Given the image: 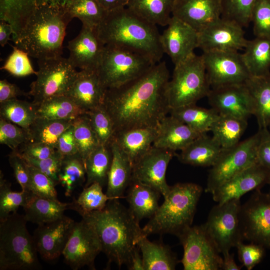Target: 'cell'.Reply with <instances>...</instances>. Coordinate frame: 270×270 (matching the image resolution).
Segmentation results:
<instances>
[{"label":"cell","instance_id":"cell-49","mask_svg":"<svg viewBox=\"0 0 270 270\" xmlns=\"http://www.w3.org/2000/svg\"><path fill=\"white\" fill-rule=\"evenodd\" d=\"M12 52L7 58L0 70L16 77L36 75L38 71L34 69L28 54L16 46H12Z\"/></svg>","mask_w":270,"mask_h":270},{"label":"cell","instance_id":"cell-4","mask_svg":"<svg viewBox=\"0 0 270 270\" xmlns=\"http://www.w3.org/2000/svg\"><path fill=\"white\" fill-rule=\"evenodd\" d=\"M104 45L124 48L146 56L156 63L164 52L157 26L127 7L107 12L96 28Z\"/></svg>","mask_w":270,"mask_h":270},{"label":"cell","instance_id":"cell-21","mask_svg":"<svg viewBox=\"0 0 270 270\" xmlns=\"http://www.w3.org/2000/svg\"><path fill=\"white\" fill-rule=\"evenodd\" d=\"M270 182V170L258 162L226 181L212 193L214 201L221 204L240 198L245 194L260 189Z\"/></svg>","mask_w":270,"mask_h":270},{"label":"cell","instance_id":"cell-61","mask_svg":"<svg viewBox=\"0 0 270 270\" xmlns=\"http://www.w3.org/2000/svg\"><path fill=\"white\" fill-rule=\"evenodd\" d=\"M14 32L12 26L8 22L0 20V44L4 47L10 40V36Z\"/></svg>","mask_w":270,"mask_h":270},{"label":"cell","instance_id":"cell-39","mask_svg":"<svg viewBox=\"0 0 270 270\" xmlns=\"http://www.w3.org/2000/svg\"><path fill=\"white\" fill-rule=\"evenodd\" d=\"M73 120L37 117L28 129L31 142H43L56 149L58 138L72 125Z\"/></svg>","mask_w":270,"mask_h":270},{"label":"cell","instance_id":"cell-59","mask_svg":"<svg viewBox=\"0 0 270 270\" xmlns=\"http://www.w3.org/2000/svg\"><path fill=\"white\" fill-rule=\"evenodd\" d=\"M106 12H112L127 6L128 0H96Z\"/></svg>","mask_w":270,"mask_h":270},{"label":"cell","instance_id":"cell-63","mask_svg":"<svg viewBox=\"0 0 270 270\" xmlns=\"http://www.w3.org/2000/svg\"><path fill=\"white\" fill-rule=\"evenodd\" d=\"M268 193L270 194V192H269Z\"/></svg>","mask_w":270,"mask_h":270},{"label":"cell","instance_id":"cell-31","mask_svg":"<svg viewBox=\"0 0 270 270\" xmlns=\"http://www.w3.org/2000/svg\"><path fill=\"white\" fill-rule=\"evenodd\" d=\"M138 245L144 262V270H173L179 262L170 248L162 243L150 242L142 236Z\"/></svg>","mask_w":270,"mask_h":270},{"label":"cell","instance_id":"cell-13","mask_svg":"<svg viewBox=\"0 0 270 270\" xmlns=\"http://www.w3.org/2000/svg\"><path fill=\"white\" fill-rule=\"evenodd\" d=\"M240 224L243 240L270 248V194L255 190L241 204Z\"/></svg>","mask_w":270,"mask_h":270},{"label":"cell","instance_id":"cell-12","mask_svg":"<svg viewBox=\"0 0 270 270\" xmlns=\"http://www.w3.org/2000/svg\"><path fill=\"white\" fill-rule=\"evenodd\" d=\"M184 248L181 260L184 270H218L222 258L203 224L190 226L178 236Z\"/></svg>","mask_w":270,"mask_h":270},{"label":"cell","instance_id":"cell-26","mask_svg":"<svg viewBox=\"0 0 270 270\" xmlns=\"http://www.w3.org/2000/svg\"><path fill=\"white\" fill-rule=\"evenodd\" d=\"M109 145L112 158L106 194L112 199H120L124 198V192L132 182V164L113 140L110 142Z\"/></svg>","mask_w":270,"mask_h":270},{"label":"cell","instance_id":"cell-41","mask_svg":"<svg viewBox=\"0 0 270 270\" xmlns=\"http://www.w3.org/2000/svg\"><path fill=\"white\" fill-rule=\"evenodd\" d=\"M0 118L28 130L37 116L38 104L17 98L0 103Z\"/></svg>","mask_w":270,"mask_h":270},{"label":"cell","instance_id":"cell-27","mask_svg":"<svg viewBox=\"0 0 270 270\" xmlns=\"http://www.w3.org/2000/svg\"><path fill=\"white\" fill-rule=\"evenodd\" d=\"M158 127L136 128L114 134L113 140L133 164L152 146Z\"/></svg>","mask_w":270,"mask_h":270},{"label":"cell","instance_id":"cell-37","mask_svg":"<svg viewBox=\"0 0 270 270\" xmlns=\"http://www.w3.org/2000/svg\"><path fill=\"white\" fill-rule=\"evenodd\" d=\"M112 158L109 144H100L90 154L84 161L86 172L84 187L94 182L99 183L102 186L107 184Z\"/></svg>","mask_w":270,"mask_h":270},{"label":"cell","instance_id":"cell-10","mask_svg":"<svg viewBox=\"0 0 270 270\" xmlns=\"http://www.w3.org/2000/svg\"><path fill=\"white\" fill-rule=\"evenodd\" d=\"M259 137L258 132L235 146L223 150L210 170L206 192L212 194L223 183L258 162L256 148Z\"/></svg>","mask_w":270,"mask_h":270},{"label":"cell","instance_id":"cell-34","mask_svg":"<svg viewBox=\"0 0 270 270\" xmlns=\"http://www.w3.org/2000/svg\"><path fill=\"white\" fill-rule=\"evenodd\" d=\"M176 0H128L127 8L146 20L166 26L172 16Z\"/></svg>","mask_w":270,"mask_h":270},{"label":"cell","instance_id":"cell-38","mask_svg":"<svg viewBox=\"0 0 270 270\" xmlns=\"http://www.w3.org/2000/svg\"><path fill=\"white\" fill-rule=\"evenodd\" d=\"M84 112L66 95L48 98L38 104V117L56 120H74Z\"/></svg>","mask_w":270,"mask_h":270},{"label":"cell","instance_id":"cell-44","mask_svg":"<svg viewBox=\"0 0 270 270\" xmlns=\"http://www.w3.org/2000/svg\"><path fill=\"white\" fill-rule=\"evenodd\" d=\"M30 192L22 190L12 191L0 172V221L6 219L11 214L17 212L20 206L24 208L32 196Z\"/></svg>","mask_w":270,"mask_h":270},{"label":"cell","instance_id":"cell-56","mask_svg":"<svg viewBox=\"0 0 270 270\" xmlns=\"http://www.w3.org/2000/svg\"><path fill=\"white\" fill-rule=\"evenodd\" d=\"M259 140L256 148L257 162L270 170V130L268 128L259 129Z\"/></svg>","mask_w":270,"mask_h":270},{"label":"cell","instance_id":"cell-52","mask_svg":"<svg viewBox=\"0 0 270 270\" xmlns=\"http://www.w3.org/2000/svg\"><path fill=\"white\" fill-rule=\"evenodd\" d=\"M20 154L28 164L50 178L56 185L58 184V174L64 156L58 151L52 156L43 160H36Z\"/></svg>","mask_w":270,"mask_h":270},{"label":"cell","instance_id":"cell-29","mask_svg":"<svg viewBox=\"0 0 270 270\" xmlns=\"http://www.w3.org/2000/svg\"><path fill=\"white\" fill-rule=\"evenodd\" d=\"M223 149L212 137L204 134L190 142L178 154L183 164L197 166H212Z\"/></svg>","mask_w":270,"mask_h":270},{"label":"cell","instance_id":"cell-20","mask_svg":"<svg viewBox=\"0 0 270 270\" xmlns=\"http://www.w3.org/2000/svg\"><path fill=\"white\" fill-rule=\"evenodd\" d=\"M206 97L220 114L246 120L254 114L252 100L245 84L212 88Z\"/></svg>","mask_w":270,"mask_h":270},{"label":"cell","instance_id":"cell-2","mask_svg":"<svg viewBox=\"0 0 270 270\" xmlns=\"http://www.w3.org/2000/svg\"><path fill=\"white\" fill-rule=\"evenodd\" d=\"M66 3L42 0L20 12L10 23L15 46L38 60L62 56L66 28L72 19Z\"/></svg>","mask_w":270,"mask_h":270},{"label":"cell","instance_id":"cell-17","mask_svg":"<svg viewBox=\"0 0 270 270\" xmlns=\"http://www.w3.org/2000/svg\"><path fill=\"white\" fill-rule=\"evenodd\" d=\"M198 33V48L203 52H238L244 48L248 40L242 27L221 17Z\"/></svg>","mask_w":270,"mask_h":270},{"label":"cell","instance_id":"cell-9","mask_svg":"<svg viewBox=\"0 0 270 270\" xmlns=\"http://www.w3.org/2000/svg\"><path fill=\"white\" fill-rule=\"evenodd\" d=\"M36 80L30 84L28 94L38 104L50 98L66 95L78 72L68 58L62 56L38 60Z\"/></svg>","mask_w":270,"mask_h":270},{"label":"cell","instance_id":"cell-60","mask_svg":"<svg viewBox=\"0 0 270 270\" xmlns=\"http://www.w3.org/2000/svg\"><path fill=\"white\" fill-rule=\"evenodd\" d=\"M140 250L138 245L132 252L130 262L127 266L130 270H144V262Z\"/></svg>","mask_w":270,"mask_h":270},{"label":"cell","instance_id":"cell-23","mask_svg":"<svg viewBox=\"0 0 270 270\" xmlns=\"http://www.w3.org/2000/svg\"><path fill=\"white\" fill-rule=\"evenodd\" d=\"M106 90L97 71L80 70L66 95L86 114L104 105Z\"/></svg>","mask_w":270,"mask_h":270},{"label":"cell","instance_id":"cell-32","mask_svg":"<svg viewBox=\"0 0 270 270\" xmlns=\"http://www.w3.org/2000/svg\"><path fill=\"white\" fill-rule=\"evenodd\" d=\"M70 208L71 202L34 195L24 208V215L28 222L40 225L60 218Z\"/></svg>","mask_w":270,"mask_h":270},{"label":"cell","instance_id":"cell-6","mask_svg":"<svg viewBox=\"0 0 270 270\" xmlns=\"http://www.w3.org/2000/svg\"><path fill=\"white\" fill-rule=\"evenodd\" d=\"M0 270H39L38 250L24 214H11L0 221Z\"/></svg>","mask_w":270,"mask_h":270},{"label":"cell","instance_id":"cell-62","mask_svg":"<svg viewBox=\"0 0 270 270\" xmlns=\"http://www.w3.org/2000/svg\"><path fill=\"white\" fill-rule=\"evenodd\" d=\"M222 262L221 269L224 270H240L242 266H238L234 258V254H230V252H226L223 254Z\"/></svg>","mask_w":270,"mask_h":270},{"label":"cell","instance_id":"cell-18","mask_svg":"<svg viewBox=\"0 0 270 270\" xmlns=\"http://www.w3.org/2000/svg\"><path fill=\"white\" fill-rule=\"evenodd\" d=\"M76 222L64 214L51 222L38 225L33 238L38 253L46 261L62 255Z\"/></svg>","mask_w":270,"mask_h":270},{"label":"cell","instance_id":"cell-3","mask_svg":"<svg viewBox=\"0 0 270 270\" xmlns=\"http://www.w3.org/2000/svg\"><path fill=\"white\" fill-rule=\"evenodd\" d=\"M118 199L109 200L104 208L81 216L96 233L108 264L128 266L142 236L140 222Z\"/></svg>","mask_w":270,"mask_h":270},{"label":"cell","instance_id":"cell-47","mask_svg":"<svg viewBox=\"0 0 270 270\" xmlns=\"http://www.w3.org/2000/svg\"><path fill=\"white\" fill-rule=\"evenodd\" d=\"M85 114L100 144L107 145L115 134L113 121L104 105L92 110Z\"/></svg>","mask_w":270,"mask_h":270},{"label":"cell","instance_id":"cell-54","mask_svg":"<svg viewBox=\"0 0 270 270\" xmlns=\"http://www.w3.org/2000/svg\"><path fill=\"white\" fill-rule=\"evenodd\" d=\"M8 160L13 170L14 176L21 186L22 190L32 192L28 164L19 152L12 151L8 156Z\"/></svg>","mask_w":270,"mask_h":270},{"label":"cell","instance_id":"cell-58","mask_svg":"<svg viewBox=\"0 0 270 270\" xmlns=\"http://www.w3.org/2000/svg\"><path fill=\"white\" fill-rule=\"evenodd\" d=\"M24 95L26 94L16 84L6 79L0 80V104Z\"/></svg>","mask_w":270,"mask_h":270},{"label":"cell","instance_id":"cell-40","mask_svg":"<svg viewBox=\"0 0 270 270\" xmlns=\"http://www.w3.org/2000/svg\"><path fill=\"white\" fill-rule=\"evenodd\" d=\"M86 176L84 162L78 154L64 156L58 174V184L64 188L66 196H70L76 187L82 185Z\"/></svg>","mask_w":270,"mask_h":270},{"label":"cell","instance_id":"cell-53","mask_svg":"<svg viewBox=\"0 0 270 270\" xmlns=\"http://www.w3.org/2000/svg\"><path fill=\"white\" fill-rule=\"evenodd\" d=\"M239 260L248 270H252L263 259L265 254V248L259 244L251 242L245 244L242 242L236 246Z\"/></svg>","mask_w":270,"mask_h":270},{"label":"cell","instance_id":"cell-55","mask_svg":"<svg viewBox=\"0 0 270 270\" xmlns=\"http://www.w3.org/2000/svg\"><path fill=\"white\" fill-rule=\"evenodd\" d=\"M56 151L55 148L46 144L30 142L24 145L21 150L18 152L32 158L43 160L52 156Z\"/></svg>","mask_w":270,"mask_h":270},{"label":"cell","instance_id":"cell-16","mask_svg":"<svg viewBox=\"0 0 270 270\" xmlns=\"http://www.w3.org/2000/svg\"><path fill=\"white\" fill-rule=\"evenodd\" d=\"M174 154L175 152L152 146L133 164L132 180L149 186L165 197L170 188L166 181V172Z\"/></svg>","mask_w":270,"mask_h":270},{"label":"cell","instance_id":"cell-22","mask_svg":"<svg viewBox=\"0 0 270 270\" xmlns=\"http://www.w3.org/2000/svg\"><path fill=\"white\" fill-rule=\"evenodd\" d=\"M104 46L98 38L96 28L82 25L78 34L68 42V58L76 68L97 71Z\"/></svg>","mask_w":270,"mask_h":270},{"label":"cell","instance_id":"cell-19","mask_svg":"<svg viewBox=\"0 0 270 270\" xmlns=\"http://www.w3.org/2000/svg\"><path fill=\"white\" fill-rule=\"evenodd\" d=\"M166 26L160 34V43L164 54H166L176 65L194 54V50L198 48V33L174 16Z\"/></svg>","mask_w":270,"mask_h":270},{"label":"cell","instance_id":"cell-48","mask_svg":"<svg viewBox=\"0 0 270 270\" xmlns=\"http://www.w3.org/2000/svg\"><path fill=\"white\" fill-rule=\"evenodd\" d=\"M29 130L8 120L0 119V143L8 146L12 151H18V148L31 142Z\"/></svg>","mask_w":270,"mask_h":270},{"label":"cell","instance_id":"cell-30","mask_svg":"<svg viewBox=\"0 0 270 270\" xmlns=\"http://www.w3.org/2000/svg\"><path fill=\"white\" fill-rule=\"evenodd\" d=\"M245 84L252 97L259 129L270 126V74L250 76Z\"/></svg>","mask_w":270,"mask_h":270},{"label":"cell","instance_id":"cell-7","mask_svg":"<svg viewBox=\"0 0 270 270\" xmlns=\"http://www.w3.org/2000/svg\"><path fill=\"white\" fill-rule=\"evenodd\" d=\"M210 89L202 58L194 54L174 65L166 90L170 110L196 104Z\"/></svg>","mask_w":270,"mask_h":270},{"label":"cell","instance_id":"cell-11","mask_svg":"<svg viewBox=\"0 0 270 270\" xmlns=\"http://www.w3.org/2000/svg\"><path fill=\"white\" fill-rule=\"evenodd\" d=\"M240 199L214 206L202 224L219 252H230L243 240L240 224Z\"/></svg>","mask_w":270,"mask_h":270},{"label":"cell","instance_id":"cell-33","mask_svg":"<svg viewBox=\"0 0 270 270\" xmlns=\"http://www.w3.org/2000/svg\"><path fill=\"white\" fill-rule=\"evenodd\" d=\"M244 49L242 57L251 76L270 74V38L256 37Z\"/></svg>","mask_w":270,"mask_h":270},{"label":"cell","instance_id":"cell-5","mask_svg":"<svg viewBox=\"0 0 270 270\" xmlns=\"http://www.w3.org/2000/svg\"><path fill=\"white\" fill-rule=\"evenodd\" d=\"M202 192V188L194 183L170 186L164 202L142 228V236L170 234L178 236L192 226Z\"/></svg>","mask_w":270,"mask_h":270},{"label":"cell","instance_id":"cell-35","mask_svg":"<svg viewBox=\"0 0 270 270\" xmlns=\"http://www.w3.org/2000/svg\"><path fill=\"white\" fill-rule=\"evenodd\" d=\"M248 126V120L230 116L220 114L210 131L212 137L223 150L232 148L240 142Z\"/></svg>","mask_w":270,"mask_h":270},{"label":"cell","instance_id":"cell-1","mask_svg":"<svg viewBox=\"0 0 270 270\" xmlns=\"http://www.w3.org/2000/svg\"><path fill=\"white\" fill-rule=\"evenodd\" d=\"M170 74L165 62L119 86L108 88L104 106L116 132L157 127L170 111L166 94Z\"/></svg>","mask_w":270,"mask_h":270},{"label":"cell","instance_id":"cell-45","mask_svg":"<svg viewBox=\"0 0 270 270\" xmlns=\"http://www.w3.org/2000/svg\"><path fill=\"white\" fill-rule=\"evenodd\" d=\"M72 126L78 154L84 162L90 154L100 144L86 114L75 118Z\"/></svg>","mask_w":270,"mask_h":270},{"label":"cell","instance_id":"cell-43","mask_svg":"<svg viewBox=\"0 0 270 270\" xmlns=\"http://www.w3.org/2000/svg\"><path fill=\"white\" fill-rule=\"evenodd\" d=\"M103 186L94 182L84 187L76 200L71 202V210L81 216L104 208L108 201L112 200L102 191Z\"/></svg>","mask_w":270,"mask_h":270},{"label":"cell","instance_id":"cell-15","mask_svg":"<svg viewBox=\"0 0 270 270\" xmlns=\"http://www.w3.org/2000/svg\"><path fill=\"white\" fill-rule=\"evenodd\" d=\"M102 252L100 240L92 228L84 220L75 222L62 255L74 270L84 266L95 270L94 260Z\"/></svg>","mask_w":270,"mask_h":270},{"label":"cell","instance_id":"cell-8","mask_svg":"<svg viewBox=\"0 0 270 270\" xmlns=\"http://www.w3.org/2000/svg\"><path fill=\"white\" fill-rule=\"evenodd\" d=\"M156 64L148 56L129 49L105 45L97 72L108 89L137 78Z\"/></svg>","mask_w":270,"mask_h":270},{"label":"cell","instance_id":"cell-64","mask_svg":"<svg viewBox=\"0 0 270 270\" xmlns=\"http://www.w3.org/2000/svg\"><path fill=\"white\" fill-rule=\"evenodd\" d=\"M268 129H269V130H270V127L268 128Z\"/></svg>","mask_w":270,"mask_h":270},{"label":"cell","instance_id":"cell-57","mask_svg":"<svg viewBox=\"0 0 270 270\" xmlns=\"http://www.w3.org/2000/svg\"><path fill=\"white\" fill-rule=\"evenodd\" d=\"M56 150L63 156L78 154L72 125L58 139Z\"/></svg>","mask_w":270,"mask_h":270},{"label":"cell","instance_id":"cell-51","mask_svg":"<svg viewBox=\"0 0 270 270\" xmlns=\"http://www.w3.org/2000/svg\"><path fill=\"white\" fill-rule=\"evenodd\" d=\"M28 166L30 178L31 192L36 196L58 200L55 182L35 167L28 164Z\"/></svg>","mask_w":270,"mask_h":270},{"label":"cell","instance_id":"cell-46","mask_svg":"<svg viewBox=\"0 0 270 270\" xmlns=\"http://www.w3.org/2000/svg\"><path fill=\"white\" fill-rule=\"evenodd\" d=\"M256 0H220L221 18L234 22L243 28L251 22Z\"/></svg>","mask_w":270,"mask_h":270},{"label":"cell","instance_id":"cell-50","mask_svg":"<svg viewBox=\"0 0 270 270\" xmlns=\"http://www.w3.org/2000/svg\"><path fill=\"white\" fill-rule=\"evenodd\" d=\"M251 22L256 37L270 38V0H256Z\"/></svg>","mask_w":270,"mask_h":270},{"label":"cell","instance_id":"cell-25","mask_svg":"<svg viewBox=\"0 0 270 270\" xmlns=\"http://www.w3.org/2000/svg\"><path fill=\"white\" fill-rule=\"evenodd\" d=\"M157 127L158 134L152 146L173 152L182 150L202 134L170 115L164 117Z\"/></svg>","mask_w":270,"mask_h":270},{"label":"cell","instance_id":"cell-14","mask_svg":"<svg viewBox=\"0 0 270 270\" xmlns=\"http://www.w3.org/2000/svg\"><path fill=\"white\" fill-rule=\"evenodd\" d=\"M201 56L211 88L244 84L251 76L238 52L211 50Z\"/></svg>","mask_w":270,"mask_h":270},{"label":"cell","instance_id":"cell-28","mask_svg":"<svg viewBox=\"0 0 270 270\" xmlns=\"http://www.w3.org/2000/svg\"><path fill=\"white\" fill-rule=\"evenodd\" d=\"M161 193L154 188L136 180H132L126 196L128 209L139 222L150 218L156 212Z\"/></svg>","mask_w":270,"mask_h":270},{"label":"cell","instance_id":"cell-42","mask_svg":"<svg viewBox=\"0 0 270 270\" xmlns=\"http://www.w3.org/2000/svg\"><path fill=\"white\" fill-rule=\"evenodd\" d=\"M68 11L72 18H78L82 25L96 28L107 12L96 0H68Z\"/></svg>","mask_w":270,"mask_h":270},{"label":"cell","instance_id":"cell-24","mask_svg":"<svg viewBox=\"0 0 270 270\" xmlns=\"http://www.w3.org/2000/svg\"><path fill=\"white\" fill-rule=\"evenodd\" d=\"M172 16L198 32L221 17L220 0H176Z\"/></svg>","mask_w":270,"mask_h":270},{"label":"cell","instance_id":"cell-36","mask_svg":"<svg viewBox=\"0 0 270 270\" xmlns=\"http://www.w3.org/2000/svg\"><path fill=\"white\" fill-rule=\"evenodd\" d=\"M169 114L201 134L210 131L219 116L212 108H204L196 104L171 109Z\"/></svg>","mask_w":270,"mask_h":270}]
</instances>
